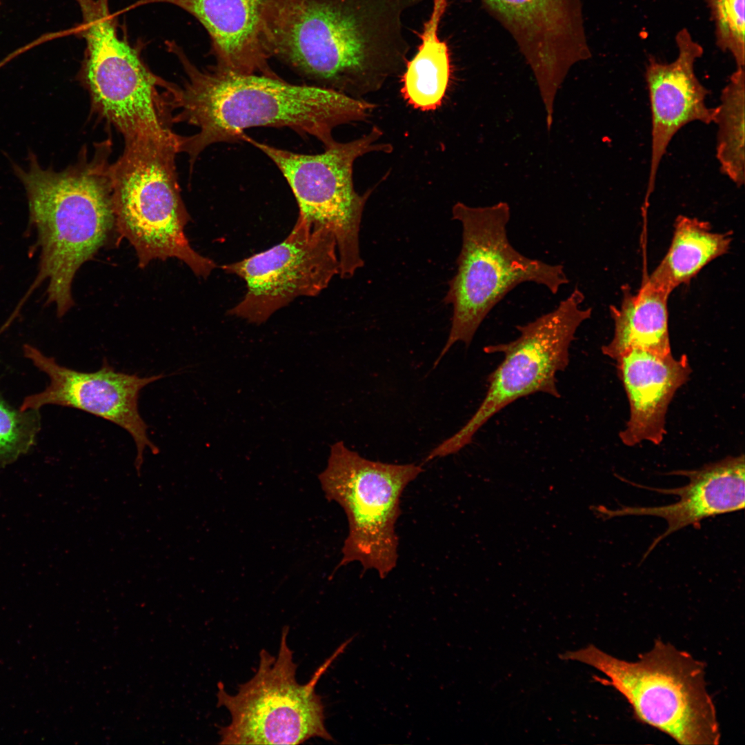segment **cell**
Returning a JSON list of instances; mask_svg holds the SVG:
<instances>
[{"label":"cell","instance_id":"6da1fadb","mask_svg":"<svg viewBox=\"0 0 745 745\" xmlns=\"http://www.w3.org/2000/svg\"><path fill=\"white\" fill-rule=\"evenodd\" d=\"M168 50L177 56L186 74L181 88L167 90L168 110L177 109V121L199 128L181 137L179 152L188 153L192 165L208 146L244 140L246 129L288 128L310 135L324 148L336 142L337 127L365 121L375 104L315 85H297L279 77L240 74L211 66L199 69L176 43Z\"/></svg>","mask_w":745,"mask_h":745},{"label":"cell","instance_id":"7a4b0ae2","mask_svg":"<svg viewBox=\"0 0 745 745\" xmlns=\"http://www.w3.org/2000/svg\"><path fill=\"white\" fill-rule=\"evenodd\" d=\"M422 0H297L268 45L313 85L348 96L380 89L406 63L403 12Z\"/></svg>","mask_w":745,"mask_h":745},{"label":"cell","instance_id":"3957f363","mask_svg":"<svg viewBox=\"0 0 745 745\" xmlns=\"http://www.w3.org/2000/svg\"><path fill=\"white\" fill-rule=\"evenodd\" d=\"M110 149V143L100 144L90 160L82 152L75 164L60 172L42 168L31 150L27 170L12 163L26 192L40 249L31 289L46 281V303L54 306L59 317L74 304L76 272L104 245L115 225Z\"/></svg>","mask_w":745,"mask_h":745},{"label":"cell","instance_id":"277c9868","mask_svg":"<svg viewBox=\"0 0 745 745\" xmlns=\"http://www.w3.org/2000/svg\"><path fill=\"white\" fill-rule=\"evenodd\" d=\"M180 137H142L125 141L110 165L115 225L134 247L138 265L177 258L203 278L216 268L196 252L185 235L190 220L178 185L175 159Z\"/></svg>","mask_w":745,"mask_h":745},{"label":"cell","instance_id":"5b68a950","mask_svg":"<svg viewBox=\"0 0 745 745\" xmlns=\"http://www.w3.org/2000/svg\"><path fill=\"white\" fill-rule=\"evenodd\" d=\"M586 664L621 693L637 719L684 745H717L721 733L705 679L704 664L660 639L635 661L610 655L594 645L559 655Z\"/></svg>","mask_w":745,"mask_h":745},{"label":"cell","instance_id":"8992f818","mask_svg":"<svg viewBox=\"0 0 745 745\" xmlns=\"http://www.w3.org/2000/svg\"><path fill=\"white\" fill-rule=\"evenodd\" d=\"M452 215L461 224L462 242L444 297L453 308L450 332L434 368L455 343L468 347L489 312L518 285L533 282L556 295L569 283L564 266L529 258L512 246L507 203L474 208L458 202Z\"/></svg>","mask_w":745,"mask_h":745},{"label":"cell","instance_id":"52a82bcc","mask_svg":"<svg viewBox=\"0 0 745 745\" xmlns=\"http://www.w3.org/2000/svg\"><path fill=\"white\" fill-rule=\"evenodd\" d=\"M288 626L283 628L277 656L259 653L254 676L239 686L236 694L218 684L217 706L226 708L230 722L221 727V744H299L315 737L334 741L325 726L324 706L315 686L353 637L344 642L316 670L308 682L296 680L297 664L288 645Z\"/></svg>","mask_w":745,"mask_h":745},{"label":"cell","instance_id":"ba28073f","mask_svg":"<svg viewBox=\"0 0 745 745\" xmlns=\"http://www.w3.org/2000/svg\"><path fill=\"white\" fill-rule=\"evenodd\" d=\"M423 471L415 464L367 459L341 441L331 446L327 466L318 479L326 499L344 509L348 523L337 568L357 562L381 578L393 571L398 559L395 524L401 496Z\"/></svg>","mask_w":745,"mask_h":745},{"label":"cell","instance_id":"9c48e42d","mask_svg":"<svg viewBox=\"0 0 745 745\" xmlns=\"http://www.w3.org/2000/svg\"><path fill=\"white\" fill-rule=\"evenodd\" d=\"M583 292L575 287L553 310L524 325L519 336L508 343L488 345L486 353H503V361L487 377L488 387L480 406L467 423L434 448L427 461L455 454L471 443L490 418L516 400L544 393L559 398L556 375L569 364V350L581 324L592 315L583 308Z\"/></svg>","mask_w":745,"mask_h":745},{"label":"cell","instance_id":"30bf717a","mask_svg":"<svg viewBox=\"0 0 745 745\" xmlns=\"http://www.w3.org/2000/svg\"><path fill=\"white\" fill-rule=\"evenodd\" d=\"M76 1L82 14L77 33L86 43L79 79L90 94L93 110L125 141L172 135L164 98L157 90L168 83L150 71L137 51L119 37L108 6L97 0Z\"/></svg>","mask_w":745,"mask_h":745},{"label":"cell","instance_id":"8fae6325","mask_svg":"<svg viewBox=\"0 0 745 745\" xmlns=\"http://www.w3.org/2000/svg\"><path fill=\"white\" fill-rule=\"evenodd\" d=\"M383 132L377 126L348 142L336 141L322 153L300 154L244 139L262 151L279 169L295 197L299 215L334 234L339 274L350 278L363 266L359 229L366 201L372 190L359 195L355 189L353 165L369 152H390L389 143H379Z\"/></svg>","mask_w":745,"mask_h":745},{"label":"cell","instance_id":"7c38bea8","mask_svg":"<svg viewBox=\"0 0 745 745\" xmlns=\"http://www.w3.org/2000/svg\"><path fill=\"white\" fill-rule=\"evenodd\" d=\"M221 268L246 286L228 314L261 324L295 299L319 294L339 274V261L333 232L299 215L281 242Z\"/></svg>","mask_w":745,"mask_h":745},{"label":"cell","instance_id":"4fadbf2b","mask_svg":"<svg viewBox=\"0 0 745 745\" xmlns=\"http://www.w3.org/2000/svg\"><path fill=\"white\" fill-rule=\"evenodd\" d=\"M23 350L25 357L48 376L49 384L41 392L26 397L19 406L21 410L56 405L80 410L119 426L135 443V465L138 472L146 448L153 454L159 453L147 435L148 426L139 413L138 402L141 389L163 378V375L141 377L119 372L106 359L98 370L81 372L59 364L30 344L24 345Z\"/></svg>","mask_w":745,"mask_h":745},{"label":"cell","instance_id":"5bb4252c","mask_svg":"<svg viewBox=\"0 0 745 745\" xmlns=\"http://www.w3.org/2000/svg\"><path fill=\"white\" fill-rule=\"evenodd\" d=\"M297 0H138L135 6L163 3L186 11L210 39L217 68L279 77L269 63L268 44L284 14Z\"/></svg>","mask_w":745,"mask_h":745},{"label":"cell","instance_id":"9a60e30c","mask_svg":"<svg viewBox=\"0 0 745 745\" xmlns=\"http://www.w3.org/2000/svg\"><path fill=\"white\" fill-rule=\"evenodd\" d=\"M519 46L540 79L590 56L581 0H480Z\"/></svg>","mask_w":745,"mask_h":745},{"label":"cell","instance_id":"2e32d148","mask_svg":"<svg viewBox=\"0 0 745 745\" xmlns=\"http://www.w3.org/2000/svg\"><path fill=\"white\" fill-rule=\"evenodd\" d=\"M677 54L670 62L650 57L645 79L651 112V153L646 200L652 193L660 163L670 141L684 126L693 121L713 123L715 108L706 103L708 92L695 72L703 54L702 46L686 28L676 34Z\"/></svg>","mask_w":745,"mask_h":745},{"label":"cell","instance_id":"e0dca14e","mask_svg":"<svg viewBox=\"0 0 745 745\" xmlns=\"http://www.w3.org/2000/svg\"><path fill=\"white\" fill-rule=\"evenodd\" d=\"M675 475L689 479L686 486L662 489L644 487L664 494L678 495L674 504L655 507L621 506L611 510L603 506L591 508L601 518L608 519L626 515H650L664 519L666 530L650 546L644 558L670 534L690 525L699 524L706 518L744 509L745 506L744 455L728 457L692 470H677Z\"/></svg>","mask_w":745,"mask_h":745},{"label":"cell","instance_id":"ac0fdd59","mask_svg":"<svg viewBox=\"0 0 745 745\" xmlns=\"http://www.w3.org/2000/svg\"><path fill=\"white\" fill-rule=\"evenodd\" d=\"M630 406V417L619 433L622 441L634 446L643 441L659 444L665 430V416L677 390L689 378L686 355L675 359L633 349L615 359Z\"/></svg>","mask_w":745,"mask_h":745},{"label":"cell","instance_id":"d6986e66","mask_svg":"<svg viewBox=\"0 0 745 745\" xmlns=\"http://www.w3.org/2000/svg\"><path fill=\"white\" fill-rule=\"evenodd\" d=\"M670 294L648 277L635 294L628 286H623L620 306L610 307L614 334L610 342L602 347V353L613 359L633 349L661 356L671 354L668 312Z\"/></svg>","mask_w":745,"mask_h":745},{"label":"cell","instance_id":"ffe728a7","mask_svg":"<svg viewBox=\"0 0 745 745\" xmlns=\"http://www.w3.org/2000/svg\"><path fill=\"white\" fill-rule=\"evenodd\" d=\"M732 240L731 232H717L708 221L679 215L668 250L648 278L671 293L679 286L688 284L712 261L727 253Z\"/></svg>","mask_w":745,"mask_h":745},{"label":"cell","instance_id":"44dd1931","mask_svg":"<svg viewBox=\"0 0 745 745\" xmlns=\"http://www.w3.org/2000/svg\"><path fill=\"white\" fill-rule=\"evenodd\" d=\"M429 19L419 34L421 43L415 56L405 65L401 92L413 108L433 111L441 106L450 78L449 50L439 37V26L447 0H433Z\"/></svg>","mask_w":745,"mask_h":745},{"label":"cell","instance_id":"7402d4cb","mask_svg":"<svg viewBox=\"0 0 745 745\" xmlns=\"http://www.w3.org/2000/svg\"><path fill=\"white\" fill-rule=\"evenodd\" d=\"M744 68H736L722 89L713 123L717 126L716 157L720 170L737 186L745 179Z\"/></svg>","mask_w":745,"mask_h":745},{"label":"cell","instance_id":"603a6c76","mask_svg":"<svg viewBox=\"0 0 745 745\" xmlns=\"http://www.w3.org/2000/svg\"><path fill=\"white\" fill-rule=\"evenodd\" d=\"M40 430L39 410L16 409L0 393V468L28 453Z\"/></svg>","mask_w":745,"mask_h":745},{"label":"cell","instance_id":"cb8c5ba5","mask_svg":"<svg viewBox=\"0 0 745 745\" xmlns=\"http://www.w3.org/2000/svg\"><path fill=\"white\" fill-rule=\"evenodd\" d=\"M715 27L716 45L745 64V0H706Z\"/></svg>","mask_w":745,"mask_h":745},{"label":"cell","instance_id":"d4e9b609","mask_svg":"<svg viewBox=\"0 0 745 745\" xmlns=\"http://www.w3.org/2000/svg\"><path fill=\"white\" fill-rule=\"evenodd\" d=\"M98 1L103 6H108V0H98Z\"/></svg>","mask_w":745,"mask_h":745}]
</instances>
